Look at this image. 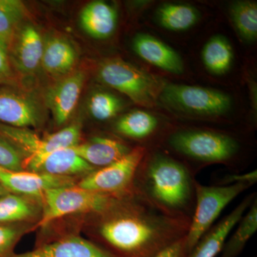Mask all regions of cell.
<instances>
[{"label":"cell","mask_w":257,"mask_h":257,"mask_svg":"<svg viewBox=\"0 0 257 257\" xmlns=\"http://www.w3.org/2000/svg\"><path fill=\"white\" fill-rule=\"evenodd\" d=\"M230 15L240 36L247 42L257 37V5L254 2L238 1L229 9Z\"/></svg>","instance_id":"24"},{"label":"cell","mask_w":257,"mask_h":257,"mask_svg":"<svg viewBox=\"0 0 257 257\" xmlns=\"http://www.w3.org/2000/svg\"><path fill=\"white\" fill-rule=\"evenodd\" d=\"M97 215L98 236L114 257H154L188 232L190 218L166 214L132 188Z\"/></svg>","instance_id":"1"},{"label":"cell","mask_w":257,"mask_h":257,"mask_svg":"<svg viewBox=\"0 0 257 257\" xmlns=\"http://www.w3.org/2000/svg\"><path fill=\"white\" fill-rule=\"evenodd\" d=\"M24 165L23 154L0 135V167L10 172H21Z\"/></svg>","instance_id":"29"},{"label":"cell","mask_w":257,"mask_h":257,"mask_svg":"<svg viewBox=\"0 0 257 257\" xmlns=\"http://www.w3.org/2000/svg\"><path fill=\"white\" fill-rule=\"evenodd\" d=\"M114 197L113 194L92 192L78 186L48 189L42 196L43 212L38 226L42 227L74 213L98 214L110 204Z\"/></svg>","instance_id":"6"},{"label":"cell","mask_w":257,"mask_h":257,"mask_svg":"<svg viewBox=\"0 0 257 257\" xmlns=\"http://www.w3.org/2000/svg\"><path fill=\"white\" fill-rule=\"evenodd\" d=\"M81 137V125L72 124L57 133L49 134L43 137L45 153L72 148L79 145Z\"/></svg>","instance_id":"28"},{"label":"cell","mask_w":257,"mask_h":257,"mask_svg":"<svg viewBox=\"0 0 257 257\" xmlns=\"http://www.w3.org/2000/svg\"><path fill=\"white\" fill-rule=\"evenodd\" d=\"M160 98L175 109L207 116L224 114L231 106V98L225 93L183 84H165Z\"/></svg>","instance_id":"7"},{"label":"cell","mask_w":257,"mask_h":257,"mask_svg":"<svg viewBox=\"0 0 257 257\" xmlns=\"http://www.w3.org/2000/svg\"><path fill=\"white\" fill-rule=\"evenodd\" d=\"M159 23L172 31H184L197 23L199 13L196 8L182 4H166L157 12Z\"/></svg>","instance_id":"23"},{"label":"cell","mask_w":257,"mask_h":257,"mask_svg":"<svg viewBox=\"0 0 257 257\" xmlns=\"http://www.w3.org/2000/svg\"><path fill=\"white\" fill-rule=\"evenodd\" d=\"M252 186L248 183L206 186L196 181L195 208L188 232L185 236L189 253L203 235L214 225L225 208Z\"/></svg>","instance_id":"4"},{"label":"cell","mask_w":257,"mask_h":257,"mask_svg":"<svg viewBox=\"0 0 257 257\" xmlns=\"http://www.w3.org/2000/svg\"><path fill=\"white\" fill-rule=\"evenodd\" d=\"M35 213L34 204L19 194L8 193L0 197V224L26 220Z\"/></svg>","instance_id":"26"},{"label":"cell","mask_w":257,"mask_h":257,"mask_svg":"<svg viewBox=\"0 0 257 257\" xmlns=\"http://www.w3.org/2000/svg\"><path fill=\"white\" fill-rule=\"evenodd\" d=\"M10 257H114L96 243L76 236L45 243L35 249Z\"/></svg>","instance_id":"15"},{"label":"cell","mask_w":257,"mask_h":257,"mask_svg":"<svg viewBox=\"0 0 257 257\" xmlns=\"http://www.w3.org/2000/svg\"><path fill=\"white\" fill-rule=\"evenodd\" d=\"M195 182L192 171L182 162L155 153L148 159L144 157L134 179L133 188L166 214L192 219Z\"/></svg>","instance_id":"2"},{"label":"cell","mask_w":257,"mask_h":257,"mask_svg":"<svg viewBox=\"0 0 257 257\" xmlns=\"http://www.w3.org/2000/svg\"><path fill=\"white\" fill-rule=\"evenodd\" d=\"M8 193L9 192H8V191H7L6 189H5L4 187L0 184V197L5 195V194H8Z\"/></svg>","instance_id":"34"},{"label":"cell","mask_w":257,"mask_h":257,"mask_svg":"<svg viewBox=\"0 0 257 257\" xmlns=\"http://www.w3.org/2000/svg\"><path fill=\"white\" fill-rule=\"evenodd\" d=\"M257 182V171L253 170L241 175L225 176L219 182V185H229L236 183H248L254 185Z\"/></svg>","instance_id":"33"},{"label":"cell","mask_w":257,"mask_h":257,"mask_svg":"<svg viewBox=\"0 0 257 257\" xmlns=\"http://www.w3.org/2000/svg\"><path fill=\"white\" fill-rule=\"evenodd\" d=\"M20 236L18 228L11 224H0V257L13 256L12 250Z\"/></svg>","instance_id":"30"},{"label":"cell","mask_w":257,"mask_h":257,"mask_svg":"<svg viewBox=\"0 0 257 257\" xmlns=\"http://www.w3.org/2000/svg\"><path fill=\"white\" fill-rule=\"evenodd\" d=\"M185 236L172 243L154 257H187L188 255Z\"/></svg>","instance_id":"32"},{"label":"cell","mask_w":257,"mask_h":257,"mask_svg":"<svg viewBox=\"0 0 257 257\" xmlns=\"http://www.w3.org/2000/svg\"><path fill=\"white\" fill-rule=\"evenodd\" d=\"M25 165L30 172L62 177L87 175L96 169L81 158L73 147L27 157Z\"/></svg>","instance_id":"13"},{"label":"cell","mask_w":257,"mask_h":257,"mask_svg":"<svg viewBox=\"0 0 257 257\" xmlns=\"http://www.w3.org/2000/svg\"><path fill=\"white\" fill-rule=\"evenodd\" d=\"M146 153V147H135L127 155L114 163L88 174L79 182L78 187L113 195L130 190L133 188L139 166Z\"/></svg>","instance_id":"8"},{"label":"cell","mask_w":257,"mask_h":257,"mask_svg":"<svg viewBox=\"0 0 257 257\" xmlns=\"http://www.w3.org/2000/svg\"><path fill=\"white\" fill-rule=\"evenodd\" d=\"M202 57L208 71L220 75L229 70L234 55L228 40L221 35H216L209 39L204 45Z\"/></svg>","instance_id":"22"},{"label":"cell","mask_w":257,"mask_h":257,"mask_svg":"<svg viewBox=\"0 0 257 257\" xmlns=\"http://www.w3.org/2000/svg\"><path fill=\"white\" fill-rule=\"evenodd\" d=\"M234 232L226 239L219 257H238L257 230V198L242 216Z\"/></svg>","instance_id":"20"},{"label":"cell","mask_w":257,"mask_h":257,"mask_svg":"<svg viewBox=\"0 0 257 257\" xmlns=\"http://www.w3.org/2000/svg\"><path fill=\"white\" fill-rule=\"evenodd\" d=\"M72 177H62L32 172L0 171V184L8 192L42 197L48 189L74 186Z\"/></svg>","instance_id":"14"},{"label":"cell","mask_w":257,"mask_h":257,"mask_svg":"<svg viewBox=\"0 0 257 257\" xmlns=\"http://www.w3.org/2000/svg\"><path fill=\"white\" fill-rule=\"evenodd\" d=\"M77 54L74 45L64 37L52 36L44 40L42 67L53 77H63L73 72Z\"/></svg>","instance_id":"17"},{"label":"cell","mask_w":257,"mask_h":257,"mask_svg":"<svg viewBox=\"0 0 257 257\" xmlns=\"http://www.w3.org/2000/svg\"><path fill=\"white\" fill-rule=\"evenodd\" d=\"M43 50L44 40L35 27H20L9 46L12 67L20 75H34L42 67Z\"/></svg>","instance_id":"11"},{"label":"cell","mask_w":257,"mask_h":257,"mask_svg":"<svg viewBox=\"0 0 257 257\" xmlns=\"http://www.w3.org/2000/svg\"><path fill=\"white\" fill-rule=\"evenodd\" d=\"M172 150L203 164H226L239 150V144L229 135L208 130H185L168 139Z\"/></svg>","instance_id":"5"},{"label":"cell","mask_w":257,"mask_h":257,"mask_svg":"<svg viewBox=\"0 0 257 257\" xmlns=\"http://www.w3.org/2000/svg\"><path fill=\"white\" fill-rule=\"evenodd\" d=\"M159 121L156 116L142 110H135L123 115L115 124V130L126 138L145 140L157 131Z\"/></svg>","instance_id":"21"},{"label":"cell","mask_w":257,"mask_h":257,"mask_svg":"<svg viewBox=\"0 0 257 257\" xmlns=\"http://www.w3.org/2000/svg\"><path fill=\"white\" fill-rule=\"evenodd\" d=\"M256 198V193L248 194L227 215L208 230L196 243L187 257H216L220 253L225 241L236 227Z\"/></svg>","instance_id":"12"},{"label":"cell","mask_w":257,"mask_h":257,"mask_svg":"<svg viewBox=\"0 0 257 257\" xmlns=\"http://www.w3.org/2000/svg\"><path fill=\"white\" fill-rule=\"evenodd\" d=\"M85 73L75 71L61 77L57 82L47 88L44 94V103L52 112L58 126L67 122L72 114L85 82Z\"/></svg>","instance_id":"10"},{"label":"cell","mask_w":257,"mask_h":257,"mask_svg":"<svg viewBox=\"0 0 257 257\" xmlns=\"http://www.w3.org/2000/svg\"><path fill=\"white\" fill-rule=\"evenodd\" d=\"M26 13L25 5L18 0H0V40L8 46L13 41Z\"/></svg>","instance_id":"25"},{"label":"cell","mask_w":257,"mask_h":257,"mask_svg":"<svg viewBox=\"0 0 257 257\" xmlns=\"http://www.w3.org/2000/svg\"><path fill=\"white\" fill-rule=\"evenodd\" d=\"M73 149L81 158L95 168L111 165L133 150L121 142L103 137H94Z\"/></svg>","instance_id":"18"},{"label":"cell","mask_w":257,"mask_h":257,"mask_svg":"<svg viewBox=\"0 0 257 257\" xmlns=\"http://www.w3.org/2000/svg\"><path fill=\"white\" fill-rule=\"evenodd\" d=\"M44 109L35 94L5 85L0 87V123L17 128L41 124Z\"/></svg>","instance_id":"9"},{"label":"cell","mask_w":257,"mask_h":257,"mask_svg":"<svg viewBox=\"0 0 257 257\" xmlns=\"http://www.w3.org/2000/svg\"><path fill=\"white\" fill-rule=\"evenodd\" d=\"M117 19L115 8L102 1H94L86 5L79 15L83 30L98 40H104L114 33Z\"/></svg>","instance_id":"19"},{"label":"cell","mask_w":257,"mask_h":257,"mask_svg":"<svg viewBox=\"0 0 257 257\" xmlns=\"http://www.w3.org/2000/svg\"><path fill=\"white\" fill-rule=\"evenodd\" d=\"M15 74L10 62L9 46L0 40V85L12 86Z\"/></svg>","instance_id":"31"},{"label":"cell","mask_w":257,"mask_h":257,"mask_svg":"<svg viewBox=\"0 0 257 257\" xmlns=\"http://www.w3.org/2000/svg\"><path fill=\"white\" fill-rule=\"evenodd\" d=\"M133 45L137 55L152 65L171 73L183 72L184 64L179 54L155 37L138 34Z\"/></svg>","instance_id":"16"},{"label":"cell","mask_w":257,"mask_h":257,"mask_svg":"<svg viewBox=\"0 0 257 257\" xmlns=\"http://www.w3.org/2000/svg\"><path fill=\"white\" fill-rule=\"evenodd\" d=\"M122 108L121 99L109 92L94 93L88 101L89 114L99 121H106L114 117Z\"/></svg>","instance_id":"27"},{"label":"cell","mask_w":257,"mask_h":257,"mask_svg":"<svg viewBox=\"0 0 257 257\" xmlns=\"http://www.w3.org/2000/svg\"><path fill=\"white\" fill-rule=\"evenodd\" d=\"M98 77L135 104L147 108L156 105L165 86L158 77L117 58L103 62L98 70Z\"/></svg>","instance_id":"3"}]
</instances>
